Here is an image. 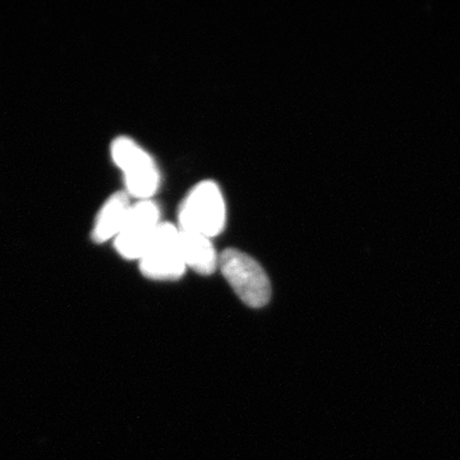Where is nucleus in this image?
Returning <instances> with one entry per match:
<instances>
[{"label": "nucleus", "instance_id": "4", "mask_svg": "<svg viewBox=\"0 0 460 460\" xmlns=\"http://www.w3.org/2000/svg\"><path fill=\"white\" fill-rule=\"evenodd\" d=\"M181 230L171 223H160L150 247L140 260L142 274L148 279L177 280L186 272L181 252Z\"/></svg>", "mask_w": 460, "mask_h": 460}, {"label": "nucleus", "instance_id": "6", "mask_svg": "<svg viewBox=\"0 0 460 460\" xmlns=\"http://www.w3.org/2000/svg\"><path fill=\"white\" fill-rule=\"evenodd\" d=\"M132 204L127 192L111 195L102 205L95 220L93 239L96 243H104L109 239L117 237L122 230Z\"/></svg>", "mask_w": 460, "mask_h": 460}, {"label": "nucleus", "instance_id": "1", "mask_svg": "<svg viewBox=\"0 0 460 460\" xmlns=\"http://www.w3.org/2000/svg\"><path fill=\"white\" fill-rule=\"evenodd\" d=\"M180 228L214 238L223 232L226 208L222 190L213 181H205L190 190L180 208Z\"/></svg>", "mask_w": 460, "mask_h": 460}, {"label": "nucleus", "instance_id": "2", "mask_svg": "<svg viewBox=\"0 0 460 460\" xmlns=\"http://www.w3.org/2000/svg\"><path fill=\"white\" fill-rule=\"evenodd\" d=\"M219 268L244 304L252 308L269 304L271 298L270 279L255 259L235 248H228L219 256Z\"/></svg>", "mask_w": 460, "mask_h": 460}, {"label": "nucleus", "instance_id": "7", "mask_svg": "<svg viewBox=\"0 0 460 460\" xmlns=\"http://www.w3.org/2000/svg\"><path fill=\"white\" fill-rule=\"evenodd\" d=\"M180 242L181 256L187 268L201 275H211L219 268V255L211 238L181 230Z\"/></svg>", "mask_w": 460, "mask_h": 460}, {"label": "nucleus", "instance_id": "3", "mask_svg": "<svg viewBox=\"0 0 460 460\" xmlns=\"http://www.w3.org/2000/svg\"><path fill=\"white\" fill-rule=\"evenodd\" d=\"M111 157L124 172L127 195L138 201L150 199L160 186V172L155 162L132 138L118 137L111 144Z\"/></svg>", "mask_w": 460, "mask_h": 460}, {"label": "nucleus", "instance_id": "5", "mask_svg": "<svg viewBox=\"0 0 460 460\" xmlns=\"http://www.w3.org/2000/svg\"><path fill=\"white\" fill-rule=\"evenodd\" d=\"M160 226V210L151 199L132 205L114 246L120 256L127 260H140L150 247Z\"/></svg>", "mask_w": 460, "mask_h": 460}]
</instances>
